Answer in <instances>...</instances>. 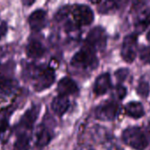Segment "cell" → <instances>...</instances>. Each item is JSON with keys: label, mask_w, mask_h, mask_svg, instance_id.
Instances as JSON below:
<instances>
[{"label": "cell", "mask_w": 150, "mask_h": 150, "mask_svg": "<svg viewBox=\"0 0 150 150\" xmlns=\"http://www.w3.org/2000/svg\"><path fill=\"white\" fill-rule=\"evenodd\" d=\"M26 73L36 91H42L49 88L55 80V73L51 66L32 65L27 68Z\"/></svg>", "instance_id": "cell-1"}, {"label": "cell", "mask_w": 150, "mask_h": 150, "mask_svg": "<svg viewBox=\"0 0 150 150\" xmlns=\"http://www.w3.org/2000/svg\"><path fill=\"white\" fill-rule=\"evenodd\" d=\"M69 13L72 16L73 21L65 25L68 29L78 28L83 25H88L92 23L94 19V14L92 10L84 4H76L69 8Z\"/></svg>", "instance_id": "cell-2"}, {"label": "cell", "mask_w": 150, "mask_h": 150, "mask_svg": "<svg viewBox=\"0 0 150 150\" xmlns=\"http://www.w3.org/2000/svg\"><path fill=\"white\" fill-rule=\"evenodd\" d=\"M72 67L81 69H93L98 64L96 51L88 46H84L81 50L74 54L70 61Z\"/></svg>", "instance_id": "cell-3"}, {"label": "cell", "mask_w": 150, "mask_h": 150, "mask_svg": "<svg viewBox=\"0 0 150 150\" xmlns=\"http://www.w3.org/2000/svg\"><path fill=\"white\" fill-rule=\"evenodd\" d=\"M122 140L127 146L137 150H143L149 144L146 135L139 127L126 129L122 134Z\"/></svg>", "instance_id": "cell-4"}, {"label": "cell", "mask_w": 150, "mask_h": 150, "mask_svg": "<svg viewBox=\"0 0 150 150\" xmlns=\"http://www.w3.org/2000/svg\"><path fill=\"white\" fill-rule=\"evenodd\" d=\"M107 36L105 31L99 26L92 28L86 37V46L93 50H102L106 46Z\"/></svg>", "instance_id": "cell-5"}, {"label": "cell", "mask_w": 150, "mask_h": 150, "mask_svg": "<svg viewBox=\"0 0 150 150\" xmlns=\"http://www.w3.org/2000/svg\"><path fill=\"white\" fill-rule=\"evenodd\" d=\"M137 39L136 33H132L125 37L122 44L121 56L127 62H132L136 57L137 53Z\"/></svg>", "instance_id": "cell-6"}, {"label": "cell", "mask_w": 150, "mask_h": 150, "mask_svg": "<svg viewBox=\"0 0 150 150\" xmlns=\"http://www.w3.org/2000/svg\"><path fill=\"white\" fill-rule=\"evenodd\" d=\"M118 109V105L115 102H105L96 108L95 115L100 120H113L117 116Z\"/></svg>", "instance_id": "cell-7"}, {"label": "cell", "mask_w": 150, "mask_h": 150, "mask_svg": "<svg viewBox=\"0 0 150 150\" xmlns=\"http://www.w3.org/2000/svg\"><path fill=\"white\" fill-rule=\"evenodd\" d=\"M28 24L32 30L39 32L42 30L47 24V13L42 9L33 11L28 18Z\"/></svg>", "instance_id": "cell-8"}, {"label": "cell", "mask_w": 150, "mask_h": 150, "mask_svg": "<svg viewBox=\"0 0 150 150\" xmlns=\"http://www.w3.org/2000/svg\"><path fill=\"white\" fill-rule=\"evenodd\" d=\"M18 88V82L13 79L10 75L0 73V95L10 96L16 91Z\"/></svg>", "instance_id": "cell-9"}, {"label": "cell", "mask_w": 150, "mask_h": 150, "mask_svg": "<svg viewBox=\"0 0 150 150\" xmlns=\"http://www.w3.org/2000/svg\"><path fill=\"white\" fill-rule=\"evenodd\" d=\"M57 91L59 95L68 97L69 95H73L78 91V87L76 83L70 77L65 76L62 78L57 84Z\"/></svg>", "instance_id": "cell-10"}, {"label": "cell", "mask_w": 150, "mask_h": 150, "mask_svg": "<svg viewBox=\"0 0 150 150\" xmlns=\"http://www.w3.org/2000/svg\"><path fill=\"white\" fill-rule=\"evenodd\" d=\"M150 25V10L147 7H142L136 11L134 25L139 33L143 32Z\"/></svg>", "instance_id": "cell-11"}, {"label": "cell", "mask_w": 150, "mask_h": 150, "mask_svg": "<svg viewBox=\"0 0 150 150\" xmlns=\"http://www.w3.org/2000/svg\"><path fill=\"white\" fill-rule=\"evenodd\" d=\"M40 110V108L39 105H33L30 109H28L22 116L20 122H19V126L26 129H31L33 127L39 116Z\"/></svg>", "instance_id": "cell-12"}, {"label": "cell", "mask_w": 150, "mask_h": 150, "mask_svg": "<svg viewBox=\"0 0 150 150\" xmlns=\"http://www.w3.org/2000/svg\"><path fill=\"white\" fill-rule=\"evenodd\" d=\"M111 88V76L109 73H104L100 75L94 83V93L98 96L104 95Z\"/></svg>", "instance_id": "cell-13"}, {"label": "cell", "mask_w": 150, "mask_h": 150, "mask_svg": "<svg viewBox=\"0 0 150 150\" xmlns=\"http://www.w3.org/2000/svg\"><path fill=\"white\" fill-rule=\"evenodd\" d=\"M51 108L56 115L62 116L69 108V100L68 97L62 95L55 97L51 103Z\"/></svg>", "instance_id": "cell-14"}, {"label": "cell", "mask_w": 150, "mask_h": 150, "mask_svg": "<svg viewBox=\"0 0 150 150\" xmlns=\"http://www.w3.org/2000/svg\"><path fill=\"white\" fill-rule=\"evenodd\" d=\"M46 49L44 46L38 40H31L26 47V54L31 58H40L44 55Z\"/></svg>", "instance_id": "cell-15"}, {"label": "cell", "mask_w": 150, "mask_h": 150, "mask_svg": "<svg viewBox=\"0 0 150 150\" xmlns=\"http://www.w3.org/2000/svg\"><path fill=\"white\" fill-rule=\"evenodd\" d=\"M52 139L51 132L44 126L40 127L36 133V144L38 147L43 148L49 144Z\"/></svg>", "instance_id": "cell-16"}, {"label": "cell", "mask_w": 150, "mask_h": 150, "mask_svg": "<svg viewBox=\"0 0 150 150\" xmlns=\"http://www.w3.org/2000/svg\"><path fill=\"white\" fill-rule=\"evenodd\" d=\"M126 113L134 118V119H140L145 114L144 108L140 102H130L126 106Z\"/></svg>", "instance_id": "cell-17"}, {"label": "cell", "mask_w": 150, "mask_h": 150, "mask_svg": "<svg viewBox=\"0 0 150 150\" xmlns=\"http://www.w3.org/2000/svg\"><path fill=\"white\" fill-rule=\"evenodd\" d=\"M30 139L26 134H19L14 143L13 150H29Z\"/></svg>", "instance_id": "cell-18"}, {"label": "cell", "mask_w": 150, "mask_h": 150, "mask_svg": "<svg viewBox=\"0 0 150 150\" xmlns=\"http://www.w3.org/2000/svg\"><path fill=\"white\" fill-rule=\"evenodd\" d=\"M11 114V110L7 108L0 112V134L5 132L9 127V119Z\"/></svg>", "instance_id": "cell-19"}, {"label": "cell", "mask_w": 150, "mask_h": 150, "mask_svg": "<svg viewBox=\"0 0 150 150\" xmlns=\"http://www.w3.org/2000/svg\"><path fill=\"white\" fill-rule=\"evenodd\" d=\"M127 95V89L125 86L121 85V84H118L113 88V91H112V97L121 100L123 99Z\"/></svg>", "instance_id": "cell-20"}, {"label": "cell", "mask_w": 150, "mask_h": 150, "mask_svg": "<svg viewBox=\"0 0 150 150\" xmlns=\"http://www.w3.org/2000/svg\"><path fill=\"white\" fill-rule=\"evenodd\" d=\"M137 93L142 97V98H146L149 96V85L147 82L142 81L139 83L138 87H137Z\"/></svg>", "instance_id": "cell-21"}, {"label": "cell", "mask_w": 150, "mask_h": 150, "mask_svg": "<svg viewBox=\"0 0 150 150\" xmlns=\"http://www.w3.org/2000/svg\"><path fill=\"white\" fill-rule=\"evenodd\" d=\"M140 58L143 62L150 64V47H144L141 49Z\"/></svg>", "instance_id": "cell-22"}, {"label": "cell", "mask_w": 150, "mask_h": 150, "mask_svg": "<svg viewBox=\"0 0 150 150\" xmlns=\"http://www.w3.org/2000/svg\"><path fill=\"white\" fill-rule=\"evenodd\" d=\"M116 5L115 2H104L101 3V5L98 7V11L100 12H108L109 11H111L112 8H114Z\"/></svg>", "instance_id": "cell-23"}, {"label": "cell", "mask_w": 150, "mask_h": 150, "mask_svg": "<svg viewBox=\"0 0 150 150\" xmlns=\"http://www.w3.org/2000/svg\"><path fill=\"white\" fill-rule=\"evenodd\" d=\"M129 72H128V69H120L119 70H117V72L115 73V76L117 77V79L120 82L126 80V78L127 77Z\"/></svg>", "instance_id": "cell-24"}, {"label": "cell", "mask_w": 150, "mask_h": 150, "mask_svg": "<svg viewBox=\"0 0 150 150\" xmlns=\"http://www.w3.org/2000/svg\"><path fill=\"white\" fill-rule=\"evenodd\" d=\"M6 31H7L6 24L4 22H1L0 23V39L6 33Z\"/></svg>", "instance_id": "cell-25"}, {"label": "cell", "mask_w": 150, "mask_h": 150, "mask_svg": "<svg viewBox=\"0 0 150 150\" xmlns=\"http://www.w3.org/2000/svg\"><path fill=\"white\" fill-rule=\"evenodd\" d=\"M147 39H148L149 41H150V31L148 33V34H147Z\"/></svg>", "instance_id": "cell-26"}]
</instances>
